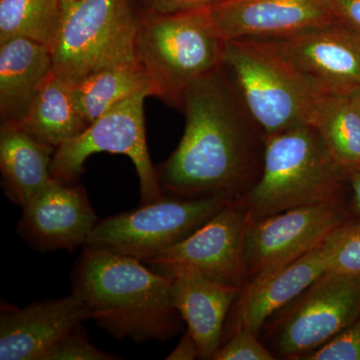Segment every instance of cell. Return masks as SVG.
Here are the masks:
<instances>
[{
  "instance_id": "6da1fadb",
  "label": "cell",
  "mask_w": 360,
  "mask_h": 360,
  "mask_svg": "<svg viewBox=\"0 0 360 360\" xmlns=\"http://www.w3.org/2000/svg\"><path fill=\"white\" fill-rule=\"evenodd\" d=\"M181 110L184 134L158 169L163 193L240 198L264 137L222 68L189 87Z\"/></svg>"
},
{
  "instance_id": "7a4b0ae2",
  "label": "cell",
  "mask_w": 360,
  "mask_h": 360,
  "mask_svg": "<svg viewBox=\"0 0 360 360\" xmlns=\"http://www.w3.org/2000/svg\"><path fill=\"white\" fill-rule=\"evenodd\" d=\"M172 278L137 258L84 246L73 276V292L90 319L116 340L167 341L179 330L170 297Z\"/></svg>"
},
{
  "instance_id": "3957f363",
  "label": "cell",
  "mask_w": 360,
  "mask_h": 360,
  "mask_svg": "<svg viewBox=\"0 0 360 360\" xmlns=\"http://www.w3.org/2000/svg\"><path fill=\"white\" fill-rule=\"evenodd\" d=\"M347 172L311 124L265 137L259 179L240 198L250 219L300 206L350 200Z\"/></svg>"
},
{
  "instance_id": "277c9868",
  "label": "cell",
  "mask_w": 360,
  "mask_h": 360,
  "mask_svg": "<svg viewBox=\"0 0 360 360\" xmlns=\"http://www.w3.org/2000/svg\"><path fill=\"white\" fill-rule=\"evenodd\" d=\"M225 40L210 6L184 13H150L139 18L135 53L155 96L181 110L189 87L222 65Z\"/></svg>"
},
{
  "instance_id": "5b68a950",
  "label": "cell",
  "mask_w": 360,
  "mask_h": 360,
  "mask_svg": "<svg viewBox=\"0 0 360 360\" xmlns=\"http://www.w3.org/2000/svg\"><path fill=\"white\" fill-rule=\"evenodd\" d=\"M221 68L264 139L310 123L321 94L269 40H225Z\"/></svg>"
},
{
  "instance_id": "8992f818",
  "label": "cell",
  "mask_w": 360,
  "mask_h": 360,
  "mask_svg": "<svg viewBox=\"0 0 360 360\" xmlns=\"http://www.w3.org/2000/svg\"><path fill=\"white\" fill-rule=\"evenodd\" d=\"M139 21L130 0L63 1L51 47L53 75L75 84L97 71L139 63Z\"/></svg>"
},
{
  "instance_id": "52a82bcc",
  "label": "cell",
  "mask_w": 360,
  "mask_h": 360,
  "mask_svg": "<svg viewBox=\"0 0 360 360\" xmlns=\"http://www.w3.org/2000/svg\"><path fill=\"white\" fill-rule=\"evenodd\" d=\"M234 198L163 195L136 210L98 220L84 246L146 264L191 236Z\"/></svg>"
},
{
  "instance_id": "ba28073f",
  "label": "cell",
  "mask_w": 360,
  "mask_h": 360,
  "mask_svg": "<svg viewBox=\"0 0 360 360\" xmlns=\"http://www.w3.org/2000/svg\"><path fill=\"white\" fill-rule=\"evenodd\" d=\"M148 96H151L148 92H139L116 104L82 134L58 146L52 160V179L77 184L90 155L97 153L123 155L129 156L136 168L141 205L160 200L165 193L146 141L143 104Z\"/></svg>"
},
{
  "instance_id": "9c48e42d",
  "label": "cell",
  "mask_w": 360,
  "mask_h": 360,
  "mask_svg": "<svg viewBox=\"0 0 360 360\" xmlns=\"http://www.w3.org/2000/svg\"><path fill=\"white\" fill-rule=\"evenodd\" d=\"M359 316L360 274L326 271L283 307L272 341L283 356H305Z\"/></svg>"
},
{
  "instance_id": "30bf717a",
  "label": "cell",
  "mask_w": 360,
  "mask_h": 360,
  "mask_svg": "<svg viewBox=\"0 0 360 360\" xmlns=\"http://www.w3.org/2000/svg\"><path fill=\"white\" fill-rule=\"evenodd\" d=\"M350 217V200H338L250 219L245 238L248 281L319 248Z\"/></svg>"
},
{
  "instance_id": "8fae6325",
  "label": "cell",
  "mask_w": 360,
  "mask_h": 360,
  "mask_svg": "<svg viewBox=\"0 0 360 360\" xmlns=\"http://www.w3.org/2000/svg\"><path fill=\"white\" fill-rule=\"evenodd\" d=\"M250 221L240 198H234L184 240L146 262L158 272L191 266L213 281L243 288L248 281L245 238Z\"/></svg>"
},
{
  "instance_id": "7c38bea8",
  "label": "cell",
  "mask_w": 360,
  "mask_h": 360,
  "mask_svg": "<svg viewBox=\"0 0 360 360\" xmlns=\"http://www.w3.org/2000/svg\"><path fill=\"white\" fill-rule=\"evenodd\" d=\"M319 94L360 87V33L340 22L269 40Z\"/></svg>"
},
{
  "instance_id": "4fadbf2b",
  "label": "cell",
  "mask_w": 360,
  "mask_h": 360,
  "mask_svg": "<svg viewBox=\"0 0 360 360\" xmlns=\"http://www.w3.org/2000/svg\"><path fill=\"white\" fill-rule=\"evenodd\" d=\"M210 11L224 40L285 39L338 22L329 0H217Z\"/></svg>"
},
{
  "instance_id": "5bb4252c",
  "label": "cell",
  "mask_w": 360,
  "mask_h": 360,
  "mask_svg": "<svg viewBox=\"0 0 360 360\" xmlns=\"http://www.w3.org/2000/svg\"><path fill=\"white\" fill-rule=\"evenodd\" d=\"M18 231L35 250L85 245L98 219L84 186L51 179L22 207Z\"/></svg>"
},
{
  "instance_id": "9a60e30c",
  "label": "cell",
  "mask_w": 360,
  "mask_h": 360,
  "mask_svg": "<svg viewBox=\"0 0 360 360\" xmlns=\"http://www.w3.org/2000/svg\"><path fill=\"white\" fill-rule=\"evenodd\" d=\"M87 319L89 310L75 292L21 309L1 302L0 359L40 360L52 345Z\"/></svg>"
},
{
  "instance_id": "2e32d148",
  "label": "cell",
  "mask_w": 360,
  "mask_h": 360,
  "mask_svg": "<svg viewBox=\"0 0 360 360\" xmlns=\"http://www.w3.org/2000/svg\"><path fill=\"white\" fill-rule=\"evenodd\" d=\"M172 278L170 297L188 326L200 349V359H213L221 347L227 314L241 288L213 281L191 266L160 272Z\"/></svg>"
},
{
  "instance_id": "e0dca14e",
  "label": "cell",
  "mask_w": 360,
  "mask_h": 360,
  "mask_svg": "<svg viewBox=\"0 0 360 360\" xmlns=\"http://www.w3.org/2000/svg\"><path fill=\"white\" fill-rule=\"evenodd\" d=\"M326 271L321 245L250 279L236 298L233 328L245 326L258 335L272 314L290 304Z\"/></svg>"
},
{
  "instance_id": "ac0fdd59",
  "label": "cell",
  "mask_w": 360,
  "mask_h": 360,
  "mask_svg": "<svg viewBox=\"0 0 360 360\" xmlns=\"http://www.w3.org/2000/svg\"><path fill=\"white\" fill-rule=\"evenodd\" d=\"M53 75L51 49L26 39L0 44V118L20 120Z\"/></svg>"
},
{
  "instance_id": "d6986e66",
  "label": "cell",
  "mask_w": 360,
  "mask_h": 360,
  "mask_svg": "<svg viewBox=\"0 0 360 360\" xmlns=\"http://www.w3.org/2000/svg\"><path fill=\"white\" fill-rule=\"evenodd\" d=\"M56 148L42 143L15 122L0 127V169L9 200L25 207L52 179Z\"/></svg>"
},
{
  "instance_id": "ffe728a7",
  "label": "cell",
  "mask_w": 360,
  "mask_h": 360,
  "mask_svg": "<svg viewBox=\"0 0 360 360\" xmlns=\"http://www.w3.org/2000/svg\"><path fill=\"white\" fill-rule=\"evenodd\" d=\"M37 141L58 148L77 136L89 123L78 108L72 84L52 75L30 110L15 122Z\"/></svg>"
},
{
  "instance_id": "44dd1931",
  "label": "cell",
  "mask_w": 360,
  "mask_h": 360,
  "mask_svg": "<svg viewBox=\"0 0 360 360\" xmlns=\"http://www.w3.org/2000/svg\"><path fill=\"white\" fill-rule=\"evenodd\" d=\"M309 124L342 169L360 167V110L349 94H319Z\"/></svg>"
},
{
  "instance_id": "7402d4cb",
  "label": "cell",
  "mask_w": 360,
  "mask_h": 360,
  "mask_svg": "<svg viewBox=\"0 0 360 360\" xmlns=\"http://www.w3.org/2000/svg\"><path fill=\"white\" fill-rule=\"evenodd\" d=\"M80 112L90 124L129 97L148 92L155 96L150 78L139 63L113 66L72 84Z\"/></svg>"
},
{
  "instance_id": "603a6c76",
  "label": "cell",
  "mask_w": 360,
  "mask_h": 360,
  "mask_svg": "<svg viewBox=\"0 0 360 360\" xmlns=\"http://www.w3.org/2000/svg\"><path fill=\"white\" fill-rule=\"evenodd\" d=\"M63 6V0H0V44L26 39L51 49Z\"/></svg>"
},
{
  "instance_id": "cb8c5ba5",
  "label": "cell",
  "mask_w": 360,
  "mask_h": 360,
  "mask_svg": "<svg viewBox=\"0 0 360 360\" xmlns=\"http://www.w3.org/2000/svg\"><path fill=\"white\" fill-rule=\"evenodd\" d=\"M328 271L360 274V219L350 217L322 245Z\"/></svg>"
},
{
  "instance_id": "d4e9b609",
  "label": "cell",
  "mask_w": 360,
  "mask_h": 360,
  "mask_svg": "<svg viewBox=\"0 0 360 360\" xmlns=\"http://www.w3.org/2000/svg\"><path fill=\"white\" fill-rule=\"evenodd\" d=\"M117 355L106 354L94 347L82 324L70 330L52 345L40 360H115Z\"/></svg>"
},
{
  "instance_id": "484cf974",
  "label": "cell",
  "mask_w": 360,
  "mask_h": 360,
  "mask_svg": "<svg viewBox=\"0 0 360 360\" xmlns=\"http://www.w3.org/2000/svg\"><path fill=\"white\" fill-rule=\"evenodd\" d=\"M257 333L245 326L233 328L213 360H274L276 357L258 340Z\"/></svg>"
},
{
  "instance_id": "4316f807",
  "label": "cell",
  "mask_w": 360,
  "mask_h": 360,
  "mask_svg": "<svg viewBox=\"0 0 360 360\" xmlns=\"http://www.w3.org/2000/svg\"><path fill=\"white\" fill-rule=\"evenodd\" d=\"M302 359L360 360V316Z\"/></svg>"
},
{
  "instance_id": "83f0119b",
  "label": "cell",
  "mask_w": 360,
  "mask_h": 360,
  "mask_svg": "<svg viewBox=\"0 0 360 360\" xmlns=\"http://www.w3.org/2000/svg\"><path fill=\"white\" fill-rule=\"evenodd\" d=\"M146 1L150 8V13L170 14L208 7L217 0H146Z\"/></svg>"
},
{
  "instance_id": "f1b7e54d",
  "label": "cell",
  "mask_w": 360,
  "mask_h": 360,
  "mask_svg": "<svg viewBox=\"0 0 360 360\" xmlns=\"http://www.w3.org/2000/svg\"><path fill=\"white\" fill-rule=\"evenodd\" d=\"M338 22L360 33V0H329Z\"/></svg>"
},
{
  "instance_id": "f546056e",
  "label": "cell",
  "mask_w": 360,
  "mask_h": 360,
  "mask_svg": "<svg viewBox=\"0 0 360 360\" xmlns=\"http://www.w3.org/2000/svg\"><path fill=\"white\" fill-rule=\"evenodd\" d=\"M200 359V349L193 335L187 331L179 345L174 348L167 359L168 360H193Z\"/></svg>"
},
{
  "instance_id": "4dcf8cb0",
  "label": "cell",
  "mask_w": 360,
  "mask_h": 360,
  "mask_svg": "<svg viewBox=\"0 0 360 360\" xmlns=\"http://www.w3.org/2000/svg\"><path fill=\"white\" fill-rule=\"evenodd\" d=\"M350 191V210L352 215L360 219V167L347 172Z\"/></svg>"
},
{
  "instance_id": "1f68e13d",
  "label": "cell",
  "mask_w": 360,
  "mask_h": 360,
  "mask_svg": "<svg viewBox=\"0 0 360 360\" xmlns=\"http://www.w3.org/2000/svg\"><path fill=\"white\" fill-rule=\"evenodd\" d=\"M350 98L354 101L356 108L360 110V87L359 89H355L354 91H352V94H349Z\"/></svg>"
},
{
  "instance_id": "d6a6232c",
  "label": "cell",
  "mask_w": 360,
  "mask_h": 360,
  "mask_svg": "<svg viewBox=\"0 0 360 360\" xmlns=\"http://www.w3.org/2000/svg\"><path fill=\"white\" fill-rule=\"evenodd\" d=\"M63 1H70V0H63Z\"/></svg>"
}]
</instances>
